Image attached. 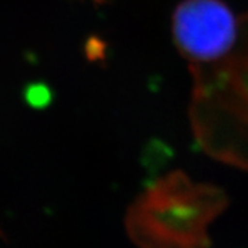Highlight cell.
<instances>
[{
  "mask_svg": "<svg viewBox=\"0 0 248 248\" xmlns=\"http://www.w3.org/2000/svg\"><path fill=\"white\" fill-rule=\"evenodd\" d=\"M172 35L182 55L199 66L231 53L239 22L221 0H184L172 16Z\"/></svg>",
  "mask_w": 248,
  "mask_h": 248,
  "instance_id": "7a4b0ae2",
  "label": "cell"
},
{
  "mask_svg": "<svg viewBox=\"0 0 248 248\" xmlns=\"http://www.w3.org/2000/svg\"><path fill=\"white\" fill-rule=\"evenodd\" d=\"M240 73L248 78V68ZM240 80L246 89H233L229 94L210 98L208 108L219 142L234 159L248 167V79Z\"/></svg>",
  "mask_w": 248,
  "mask_h": 248,
  "instance_id": "3957f363",
  "label": "cell"
},
{
  "mask_svg": "<svg viewBox=\"0 0 248 248\" xmlns=\"http://www.w3.org/2000/svg\"><path fill=\"white\" fill-rule=\"evenodd\" d=\"M228 205L222 187L174 170L130 204L125 232L137 248H210V228Z\"/></svg>",
  "mask_w": 248,
  "mask_h": 248,
  "instance_id": "6da1fadb",
  "label": "cell"
}]
</instances>
